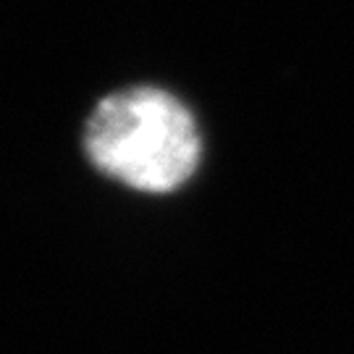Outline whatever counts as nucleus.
Returning <instances> with one entry per match:
<instances>
[{
	"mask_svg": "<svg viewBox=\"0 0 354 354\" xmlns=\"http://www.w3.org/2000/svg\"><path fill=\"white\" fill-rule=\"evenodd\" d=\"M84 147L105 176L147 194H168L189 181L203 150L187 105L155 87L121 89L97 102Z\"/></svg>",
	"mask_w": 354,
	"mask_h": 354,
	"instance_id": "1",
	"label": "nucleus"
}]
</instances>
